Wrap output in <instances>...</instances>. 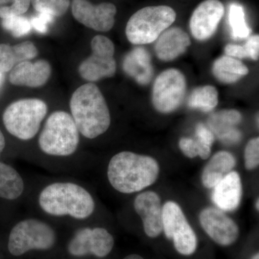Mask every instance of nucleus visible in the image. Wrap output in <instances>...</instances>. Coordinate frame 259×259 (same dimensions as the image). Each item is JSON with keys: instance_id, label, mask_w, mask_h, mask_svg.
Returning <instances> with one entry per match:
<instances>
[{"instance_id": "nucleus-1", "label": "nucleus", "mask_w": 259, "mask_h": 259, "mask_svg": "<svg viewBox=\"0 0 259 259\" xmlns=\"http://www.w3.org/2000/svg\"><path fill=\"white\" fill-rule=\"evenodd\" d=\"M159 165L151 156L122 151L111 158L107 178L115 190L132 194L147 188L157 180Z\"/></svg>"}, {"instance_id": "nucleus-2", "label": "nucleus", "mask_w": 259, "mask_h": 259, "mask_svg": "<svg viewBox=\"0 0 259 259\" xmlns=\"http://www.w3.org/2000/svg\"><path fill=\"white\" fill-rule=\"evenodd\" d=\"M70 108L78 131L87 139H95L110 127L111 117L106 101L93 83H85L74 92Z\"/></svg>"}, {"instance_id": "nucleus-3", "label": "nucleus", "mask_w": 259, "mask_h": 259, "mask_svg": "<svg viewBox=\"0 0 259 259\" xmlns=\"http://www.w3.org/2000/svg\"><path fill=\"white\" fill-rule=\"evenodd\" d=\"M40 208L56 217L70 216L86 219L95 210V201L88 190L71 182H56L48 185L38 197Z\"/></svg>"}, {"instance_id": "nucleus-4", "label": "nucleus", "mask_w": 259, "mask_h": 259, "mask_svg": "<svg viewBox=\"0 0 259 259\" xmlns=\"http://www.w3.org/2000/svg\"><path fill=\"white\" fill-rule=\"evenodd\" d=\"M79 143V132L74 119L68 112H53L39 136L42 152L54 156H69L76 152Z\"/></svg>"}, {"instance_id": "nucleus-5", "label": "nucleus", "mask_w": 259, "mask_h": 259, "mask_svg": "<svg viewBox=\"0 0 259 259\" xmlns=\"http://www.w3.org/2000/svg\"><path fill=\"white\" fill-rule=\"evenodd\" d=\"M176 18V13L170 7H146L129 19L126 25V36L135 45L151 44L171 26Z\"/></svg>"}, {"instance_id": "nucleus-6", "label": "nucleus", "mask_w": 259, "mask_h": 259, "mask_svg": "<svg viewBox=\"0 0 259 259\" xmlns=\"http://www.w3.org/2000/svg\"><path fill=\"white\" fill-rule=\"evenodd\" d=\"M48 111L47 104L39 99H23L13 102L5 109L3 122L5 128L23 141L33 139Z\"/></svg>"}, {"instance_id": "nucleus-7", "label": "nucleus", "mask_w": 259, "mask_h": 259, "mask_svg": "<svg viewBox=\"0 0 259 259\" xmlns=\"http://www.w3.org/2000/svg\"><path fill=\"white\" fill-rule=\"evenodd\" d=\"M56 241V234L47 223L37 219H26L15 225L10 232L8 249L19 256L30 250H48Z\"/></svg>"}, {"instance_id": "nucleus-8", "label": "nucleus", "mask_w": 259, "mask_h": 259, "mask_svg": "<svg viewBox=\"0 0 259 259\" xmlns=\"http://www.w3.org/2000/svg\"><path fill=\"white\" fill-rule=\"evenodd\" d=\"M162 222L165 235L173 240L177 251L185 255L193 254L197 247V236L178 204L172 201L164 204Z\"/></svg>"}, {"instance_id": "nucleus-9", "label": "nucleus", "mask_w": 259, "mask_h": 259, "mask_svg": "<svg viewBox=\"0 0 259 259\" xmlns=\"http://www.w3.org/2000/svg\"><path fill=\"white\" fill-rule=\"evenodd\" d=\"M91 47L93 54L79 65L80 76L89 81L113 76L117 66L113 58L115 47L112 40L104 35H96L92 40Z\"/></svg>"}, {"instance_id": "nucleus-10", "label": "nucleus", "mask_w": 259, "mask_h": 259, "mask_svg": "<svg viewBox=\"0 0 259 259\" xmlns=\"http://www.w3.org/2000/svg\"><path fill=\"white\" fill-rule=\"evenodd\" d=\"M186 89L185 76L179 70L169 69L163 71L153 85V106L161 113L175 111L183 102Z\"/></svg>"}, {"instance_id": "nucleus-11", "label": "nucleus", "mask_w": 259, "mask_h": 259, "mask_svg": "<svg viewBox=\"0 0 259 259\" xmlns=\"http://www.w3.org/2000/svg\"><path fill=\"white\" fill-rule=\"evenodd\" d=\"M114 246V238L105 228H85L76 232L69 244V252L74 256L88 254L106 256Z\"/></svg>"}, {"instance_id": "nucleus-12", "label": "nucleus", "mask_w": 259, "mask_h": 259, "mask_svg": "<svg viewBox=\"0 0 259 259\" xmlns=\"http://www.w3.org/2000/svg\"><path fill=\"white\" fill-rule=\"evenodd\" d=\"M71 11L74 18L88 28L107 32L114 26L117 8L112 3L95 5L88 0H72Z\"/></svg>"}, {"instance_id": "nucleus-13", "label": "nucleus", "mask_w": 259, "mask_h": 259, "mask_svg": "<svg viewBox=\"0 0 259 259\" xmlns=\"http://www.w3.org/2000/svg\"><path fill=\"white\" fill-rule=\"evenodd\" d=\"M199 223L204 231L218 244L227 246L239 237V228L223 210L207 207L199 214Z\"/></svg>"}, {"instance_id": "nucleus-14", "label": "nucleus", "mask_w": 259, "mask_h": 259, "mask_svg": "<svg viewBox=\"0 0 259 259\" xmlns=\"http://www.w3.org/2000/svg\"><path fill=\"white\" fill-rule=\"evenodd\" d=\"M225 13L219 0H205L194 10L191 17L190 28L194 38L206 40L215 33Z\"/></svg>"}, {"instance_id": "nucleus-15", "label": "nucleus", "mask_w": 259, "mask_h": 259, "mask_svg": "<svg viewBox=\"0 0 259 259\" xmlns=\"http://www.w3.org/2000/svg\"><path fill=\"white\" fill-rule=\"evenodd\" d=\"M134 208L141 217L144 231L150 238H156L163 231L161 199L156 192L147 191L136 197Z\"/></svg>"}, {"instance_id": "nucleus-16", "label": "nucleus", "mask_w": 259, "mask_h": 259, "mask_svg": "<svg viewBox=\"0 0 259 259\" xmlns=\"http://www.w3.org/2000/svg\"><path fill=\"white\" fill-rule=\"evenodd\" d=\"M51 74V65L46 60L23 61L11 70L10 82L16 86L36 88L44 86Z\"/></svg>"}, {"instance_id": "nucleus-17", "label": "nucleus", "mask_w": 259, "mask_h": 259, "mask_svg": "<svg viewBox=\"0 0 259 259\" xmlns=\"http://www.w3.org/2000/svg\"><path fill=\"white\" fill-rule=\"evenodd\" d=\"M241 197V177L238 172L231 171L214 186L212 199L218 209L232 212L239 207Z\"/></svg>"}, {"instance_id": "nucleus-18", "label": "nucleus", "mask_w": 259, "mask_h": 259, "mask_svg": "<svg viewBox=\"0 0 259 259\" xmlns=\"http://www.w3.org/2000/svg\"><path fill=\"white\" fill-rule=\"evenodd\" d=\"M241 113L237 110H223L213 113L208 119L209 128L213 135L226 144L241 141L242 134L236 125L241 122Z\"/></svg>"}, {"instance_id": "nucleus-19", "label": "nucleus", "mask_w": 259, "mask_h": 259, "mask_svg": "<svg viewBox=\"0 0 259 259\" xmlns=\"http://www.w3.org/2000/svg\"><path fill=\"white\" fill-rule=\"evenodd\" d=\"M190 44L187 32L180 28H168L158 37L155 51L158 59L170 61L183 54Z\"/></svg>"}, {"instance_id": "nucleus-20", "label": "nucleus", "mask_w": 259, "mask_h": 259, "mask_svg": "<svg viewBox=\"0 0 259 259\" xmlns=\"http://www.w3.org/2000/svg\"><path fill=\"white\" fill-rule=\"evenodd\" d=\"M236 164V160L232 153L220 151L212 158L204 168L202 175V184L206 188H214L223 177L232 171Z\"/></svg>"}, {"instance_id": "nucleus-21", "label": "nucleus", "mask_w": 259, "mask_h": 259, "mask_svg": "<svg viewBox=\"0 0 259 259\" xmlns=\"http://www.w3.org/2000/svg\"><path fill=\"white\" fill-rule=\"evenodd\" d=\"M37 54V48L28 40L13 47L0 44V72H8L17 64L36 57Z\"/></svg>"}, {"instance_id": "nucleus-22", "label": "nucleus", "mask_w": 259, "mask_h": 259, "mask_svg": "<svg viewBox=\"0 0 259 259\" xmlns=\"http://www.w3.org/2000/svg\"><path fill=\"white\" fill-rule=\"evenodd\" d=\"M124 68L141 84H147L152 78L151 56L143 48H137L127 56Z\"/></svg>"}, {"instance_id": "nucleus-23", "label": "nucleus", "mask_w": 259, "mask_h": 259, "mask_svg": "<svg viewBox=\"0 0 259 259\" xmlns=\"http://www.w3.org/2000/svg\"><path fill=\"white\" fill-rule=\"evenodd\" d=\"M248 69L241 61L225 56L214 61L212 66L214 76L221 82L233 83L248 74Z\"/></svg>"}, {"instance_id": "nucleus-24", "label": "nucleus", "mask_w": 259, "mask_h": 259, "mask_svg": "<svg viewBox=\"0 0 259 259\" xmlns=\"http://www.w3.org/2000/svg\"><path fill=\"white\" fill-rule=\"evenodd\" d=\"M23 178L13 167L0 161V197L15 200L23 193Z\"/></svg>"}, {"instance_id": "nucleus-25", "label": "nucleus", "mask_w": 259, "mask_h": 259, "mask_svg": "<svg viewBox=\"0 0 259 259\" xmlns=\"http://www.w3.org/2000/svg\"><path fill=\"white\" fill-rule=\"evenodd\" d=\"M217 90L212 86H204L195 89L189 98L188 105L191 108L197 109L202 112L212 111L217 106Z\"/></svg>"}, {"instance_id": "nucleus-26", "label": "nucleus", "mask_w": 259, "mask_h": 259, "mask_svg": "<svg viewBox=\"0 0 259 259\" xmlns=\"http://www.w3.org/2000/svg\"><path fill=\"white\" fill-rule=\"evenodd\" d=\"M228 20L233 36L236 38H245L251 33V30L245 21L244 10L241 5L232 4L230 6Z\"/></svg>"}, {"instance_id": "nucleus-27", "label": "nucleus", "mask_w": 259, "mask_h": 259, "mask_svg": "<svg viewBox=\"0 0 259 259\" xmlns=\"http://www.w3.org/2000/svg\"><path fill=\"white\" fill-rule=\"evenodd\" d=\"M37 13H47L53 17L66 14L70 6V0H30Z\"/></svg>"}, {"instance_id": "nucleus-28", "label": "nucleus", "mask_w": 259, "mask_h": 259, "mask_svg": "<svg viewBox=\"0 0 259 259\" xmlns=\"http://www.w3.org/2000/svg\"><path fill=\"white\" fill-rule=\"evenodd\" d=\"M2 26L11 32L15 37L24 36L31 30L30 20L23 15L21 16H8L2 18Z\"/></svg>"}, {"instance_id": "nucleus-29", "label": "nucleus", "mask_w": 259, "mask_h": 259, "mask_svg": "<svg viewBox=\"0 0 259 259\" xmlns=\"http://www.w3.org/2000/svg\"><path fill=\"white\" fill-rule=\"evenodd\" d=\"M214 141V136L210 130L202 123L196 127V141L199 146V156L202 159H207L210 156L211 148Z\"/></svg>"}, {"instance_id": "nucleus-30", "label": "nucleus", "mask_w": 259, "mask_h": 259, "mask_svg": "<svg viewBox=\"0 0 259 259\" xmlns=\"http://www.w3.org/2000/svg\"><path fill=\"white\" fill-rule=\"evenodd\" d=\"M245 166L248 170L256 168L259 164V139L250 140L245 149Z\"/></svg>"}, {"instance_id": "nucleus-31", "label": "nucleus", "mask_w": 259, "mask_h": 259, "mask_svg": "<svg viewBox=\"0 0 259 259\" xmlns=\"http://www.w3.org/2000/svg\"><path fill=\"white\" fill-rule=\"evenodd\" d=\"M11 6L0 7V18L8 16H21L28 11L30 0H13Z\"/></svg>"}, {"instance_id": "nucleus-32", "label": "nucleus", "mask_w": 259, "mask_h": 259, "mask_svg": "<svg viewBox=\"0 0 259 259\" xmlns=\"http://www.w3.org/2000/svg\"><path fill=\"white\" fill-rule=\"evenodd\" d=\"M54 17L47 13H38L30 20L32 28H35L40 33H47L49 25L54 21Z\"/></svg>"}, {"instance_id": "nucleus-33", "label": "nucleus", "mask_w": 259, "mask_h": 259, "mask_svg": "<svg viewBox=\"0 0 259 259\" xmlns=\"http://www.w3.org/2000/svg\"><path fill=\"white\" fill-rule=\"evenodd\" d=\"M180 148L187 157L193 158L199 156V146L196 140L182 138L180 141Z\"/></svg>"}, {"instance_id": "nucleus-34", "label": "nucleus", "mask_w": 259, "mask_h": 259, "mask_svg": "<svg viewBox=\"0 0 259 259\" xmlns=\"http://www.w3.org/2000/svg\"><path fill=\"white\" fill-rule=\"evenodd\" d=\"M245 50L248 53V58L258 60L259 54V36L253 35L247 40L244 45Z\"/></svg>"}, {"instance_id": "nucleus-35", "label": "nucleus", "mask_w": 259, "mask_h": 259, "mask_svg": "<svg viewBox=\"0 0 259 259\" xmlns=\"http://www.w3.org/2000/svg\"><path fill=\"white\" fill-rule=\"evenodd\" d=\"M225 52L228 56L238 59L248 58V53L245 50L244 46L233 45L229 44L225 48Z\"/></svg>"}, {"instance_id": "nucleus-36", "label": "nucleus", "mask_w": 259, "mask_h": 259, "mask_svg": "<svg viewBox=\"0 0 259 259\" xmlns=\"http://www.w3.org/2000/svg\"><path fill=\"white\" fill-rule=\"evenodd\" d=\"M5 147V139L4 135L0 131V155L3 153V150Z\"/></svg>"}, {"instance_id": "nucleus-37", "label": "nucleus", "mask_w": 259, "mask_h": 259, "mask_svg": "<svg viewBox=\"0 0 259 259\" xmlns=\"http://www.w3.org/2000/svg\"><path fill=\"white\" fill-rule=\"evenodd\" d=\"M123 259H144L143 257H141V255L137 254H131L127 255L125 258Z\"/></svg>"}, {"instance_id": "nucleus-38", "label": "nucleus", "mask_w": 259, "mask_h": 259, "mask_svg": "<svg viewBox=\"0 0 259 259\" xmlns=\"http://www.w3.org/2000/svg\"><path fill=\"white\" fill-rule=\"evenodd\" d=\"M13 1V0H0V5H4L8 4L10 2Z\"/></svg>"}, {"instance_id": "nucleus-39", "label": "nucleus", "mask_w": 259, "mask_h": 259, "mask_svg": "<svg viewBox=\"0 0 259 259\" xmlns=\"http://www.w3.org/2000/svg\"><path fill=\"white\" fill-rule=\"evenodd\" d=\"M252 259H259V255L258 253H257L256 254L253 255V258Z\"/></svg>"}, {"instance_id": "nucleus-40", "label": "nucleus", "mask_w": 259, "mask_h": 259, "mask_svg": "<svg viewBox=\"0 0 259 259\" xmlns=\"http://www.w3.org/2000/svg\"><path fill=\"white\" fill-rule=\"evenodd\" d=\"M258 203H259L258 199H257L256 203H255V207H256V208H257V209H258Z\"/></svg>"}, {"instance_id": "nucleus-41", "label": "nucleus", "mask_w": 259, "mask_h": 259, "mask_svg": "<svg viewBox=\"0 0 259 259\" xmlns=\"http://www.w3.org/2000/svg\"><path fill=\"white\" fill-rule=\"evenodd\" d=\"M1 77H2V74H1V72H0V80H1Z\"/></svg>"}]
</instances>
